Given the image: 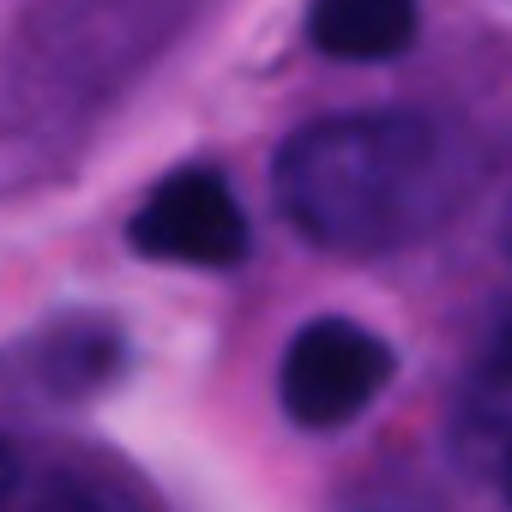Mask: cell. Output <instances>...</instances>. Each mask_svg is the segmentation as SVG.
Masks as SVG:
<instances>
[{
    "label": "cell",
    "mask_w": 512,
    "mask_h": 512,
    "mask_svg": "<svg viewBox=\"0 0 512 512\" xmlns=\"http://www.w3.org/2000/svg\"><path fill=\"white\" fill-rule=\"evenodd\" d=\"M127 247L139 260L223 272L247 253V217H241V205L217 169L187 163L145 193V205L127 223Z\"/></svg>",
    "instance_id": "3"
},
{
    "label": "cell",
    "mask_w": 512,
    "mask_h": 512,
    "mask_svg": "<svg viewBox=\"0 0 512 512\" xmlns=\"http://www.w3.org/2000/svg\"><path fill=\"white\" fill-rule=\"evenodd\" d=\"M386 380H392V344L368 332L362 320L326 314L290 338L284 368H278V398L296 428L326 434V428L356 422L380 398Z\"/></svg>",
    "instance_id": "2"
},
{
    "label": "cell",
    "mask_w": 512,
    "mask_h": 512,
    "mask_svg": "<svg viewBox=\"0 0 512 512\" xmlns=\"http://www.w3.org/2000/svg\"><path fill=\"white\" fill-rule=\"evenodd\" d=\"M121 356H127L121 332H115L109 320H91V314H85V320H55V326L31 344V362H37L43 386L61 392V398H85V392L109 386L115 368H121Z\"/></svg>",
    "instance_id": "5"
},
{
    "label": "cell",
    "mask_w": 512,
    "mask_h": 512,
    "mask_svg": "<svg viewBox=\"0 0 512 512\" xmlns=\"http://www.w3.org/2000/svg\"><path fill=\"white\" fill-rule=\"evenodd\" d=\"M506 506H512V452H506Z\"/></svg>",
    "instance_id": "8"
},
{
    "label": "cell",
    "mask_w": 512,
    "mask_h": 512,
    "mask_svg": "<svg viewBox=\"0 0 512 512\" xmlns=\"http://www.w3.org/2000/svg\"><path fill=\"white\" fill-rule=\"evenodd\" d=\"M272 193L332 253H398L458 205L464 157L416 109H356L296 127L272 163Z\"/></svg>",
    "instance_id": "1"
},
{
    "label": "cell",
    "mask_w": 512,
    "mask_h": 512,
    "mask_svg": "<svg viewBox=\"0 0 512 512\" xmlns=\"http://www.w3.org/2000/svg\"><path fill=\"white\" fill-rule=\"evenodd\" d=\"M482 374H488V386H512V308H506V314L494 320V332H488Z\"/></svg>",
    "instance_id": "7"
},
{
    "label": "cell",
    "mask_w": 512,
    "mask_h": 512,
    "mask_svg": "<svg viewBox=\"0 0 512 512\" xmlns=\"http://www.w3.org/2000/svg\"><path fill=\"white\" fill-rule=\"evenodd\" d=\"M308 37L332 61H392L416 37V0H314Z\"/></svg>",
    "instance_id": "4"
},
{
    "label": "cell",
    "mask_w": 512,
    "mask_h": 512,
    "mask_svg": "<svg viewBox=\"0 0 512 512\" xmlns=\"http://www.w3.org/2000/svg\"><path fill=\"white\" fill-rule=\"evenodd\" d=\"M31 512H115L97 488H79V482H43L37 506Z\"/></svg>",
    "instance_id": "6"
}]
</instances>
